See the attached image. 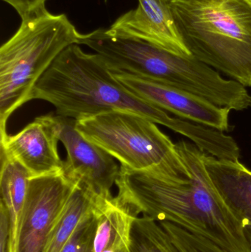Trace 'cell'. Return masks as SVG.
Returning a JSON list of instances; mask_svg holds the SVG:
<instances>
[{"label":"cell","instance_id":"cell-1","mask_svg":"<svg viewBox=\"0 0 251 252\" xmlns=\"http://www.w3.org/2000/svg\"><path fill=\"white\" fill-rule=\"evenodd\" d=\"M190 177H172L120 166L116 199L134 216L168 221L204 237L228 252H251L243 223L215 189L204 153L187 141L175 143Z\"/></svg>","mask_w":251,"mask_h":252},{"label":"cell","instance_id":"cell-2","mask_svg":"<svg viewBox=\"0 0 251 252\" xmlns=\"http://www.w3.org/2000/svg\"><path fill=\"white\" fill-rule=\"evenodd\" d=\"M32 100L48 102L57 115L76 121L112 111H127L185 137L193 129L191 121L133 94L98 54L85 53L78 44L67 47L52 63L32 90Z\"/></svg>","mask_w":251,"mask_h":252},{"label":"cell","instance_id":"cell-3","mask_svg":"<svg viewBox=\"0 0 251 252\" xmlns=\"http://www.w3.org/2000/svg\"><path fill=\"white\" fill-rule=\"evenodd\" d=\"M184 44L197 60L251 87V4L247 0H169Z\"/></svg>","mask_w":251,"mask_h":252},{"label":"cell","instance_id":"cell-4","mask_svg":"<svg viewBox=\"0 0 251 252\" xmlns=\"http://www.w3.org/2000/svg\"><path fill=\"white\" fill-rule=\"evenodd\" d=\"M81 33L65 14L47 8L22 19L0 49V131L9 118L31 100L32 90L59 55L78 44Z\"/></svg>","mask_w":251,"mask_h":252},{"label":"cell","instance_id":"cell-5","mask_svg":"<svg viewBox=\"0 0 251 252\" xmlns=\"http://www.w3.org/2000/svg\"><path fill=\"white\" fill-rule=\"evenodd\" d=\"M156 125L127 111H112L76 121L78 131L117 159L122 167L190 177L176 145Z\"/></svg>","mask_w":251,"mask_h":252},{"label":"cell","instance_id":"cell-6","mask_svg":"<svg viewBox=\"0 0 251 252\" xmlns=\"http://www.w3.org/2000/svg\"><path fill=\"white\" fill-rule=\"evenodd\" d=\"M59 141L66 148L63 173L79 184L94 201L112 198L120 167L109 153L85 139L76 128V120L52 115Z\"/></svg>","mask_w":251,"mask_h":252},{"label":"cell","instance_id":"cell-7","mask_svg":"<svg viewBox=\"0 0 251 252\" xmlns=\"http://www.w3.org/2000/svg\"><path fill=\"white\" fill-rule=\"evenodd\" d=\"M76 184L63 172L32 177L24 205L16 252H42Z\"/></svg>","mask_w":251,"mask_h":252},{"label":"cell","instance_id":"cell-8","mask_svg":"<svg viewBox=\"0 0 251 252\" xmlns=\"http://www.w3.org/2000/svg\"><path fill=\"white\" fill-rule=\"evenodd\" d=\"M133 94L175 116L221 131L229 130L231 109L163 83L130 74H113Z\"/></svg>","mask_w":251,"mask_h":252},{"label":"cell","instance_id":"cell-9","mask_svg":"<svg viewBox=\"0 0 251 252\" xmlns=\"http://www.w3.org/2000/svg\"><path fill=\"white\" fill-rule=\"evenodd\" d=\"M52 115L35 118L16 134L1 133V155L22 164L31 178L63 172L64 161Z\"/></svg>","mask_w":251,"mask_h":252},{"label":"cell","instance_id":"cell-10","mask_svg":"<svg viewBox=\"0 0 251 252\" xmlns=\"http://www.w3.org/2000/svg\"><path fill=\"white\" fill-rule=\"evenodd\" d=\"M109 29L148 41L179 56H192L178 32L167 0H139L137 9L118 18Z\"/></svg>","mask_w":251,"mask_h":252},{"label":"cell","instance_id":"cell-11","mask_svg":"<svg viewBox=\"0 0 251 252\" xmlns=\"http://www.w3.org/2000/svg\"><path fill=\"white\" fill-rule=\"evenodd\" d=\"M203 161L215 189L243 226L251 225V170L240 161L204 153Z\"/></svg>","mask_w":251,"mask_h":252},{"label":"cell","instance_id":"cell-12","mask_svg":"<svg viewBox=\"0 0 251 252\" xmlns=\"http://www.w3.org/2000/svg\"><path fill=\"white\" fill-rule=\"evenodd\" d=\"M97 226L95 252H131V230L137 216L116 196L94 203Z\"/></svg>","mask_w":251,"mask_h":252},{"label":"cell","instance_id":"cell-13","mask_svg":"<svg viewBox=\"0 0 251 252\" xmlns=\"http://www.w3.org/2000/svg\"><path fill=\"white\" fill-rule=\"evenodd\" d=\"M31 176L22 164L1 155L0 204L5 207L10 220L8 252H16L21 217Z\"/></svg>","mask_w":251,"mask_h":252},{"label":"cell","instance_id":"cell-14","mask_svg":"<svg viewBox=\"0 0 251 252\" xmlns=\"http://www.w3.org/2000/svg\"><path fill=\"white\" fill-rule=\"evenodd\" d=\"M94 207V198L77 183L52 229L42 252H61L80 220Z\"/></svg>","mask_w":251,"mask_h":252},{"label":"cell","instance_id":"cell-15","mask_svg":"<svg viewBox=\"0 0 251 252\" xmlns=\"http://www.w3.org/2000/svg\"><path fill=\"white\" fill-rule=\"evenodd\" d=\"M131 252H181L159 222L137 216L131 230Z\"/></svg>","mask_w":251,"mask_h":252},{"label":"cell","instance_id":"cell-16","mask_svg":"<svg viewBox=\"0 0 251 252\" xmlns=\"http://www.w3.org/2000/svg\"><path fill=\"white\" fill-rule=\"evenodd\" d=\"M159 223L181 252H228L204 237L191 233L170 222Z\"/></svg>","mask_w":251,"mask_h":252},{"label":"cell","instance_id":"cell-17","mask_svg":"<svg viewBox=\"0 0 251 252\" xmlns=\"http://www.w3.org/2000/svg\"><path fill=\"white\" fill-rule=\"evenodd\" d=\"M97 216L94 207L82 218L61 252H95Z\"/></svg>","mask_w":251,"mask_h":252},{"label":"cell","instance_id":"cell-18","mask_svg":"<svg viewBox=\"0 0 251 252\" xmlns=\"http://www.w3.org/2000/svg\"><path fill=\"white\" fill-rule=\"evenodd\" d=\"M2 1L13 7L22 19L46 9L45 4L47 0H2Z\"/></svg>","mask_w":251,"mask_h":252},{"label":"cell","instance_id":"cell-19","mask_svg":"<svg viewBox=\"0 0 251 252\" xmlns=\"http://www.w3.org/2000/svg\"><path fill=\"white\" fill-rule=\"evenodd\" d=\"M10 220L5 207L0 204V252H8Z\"/></svg>","mask_w":251,"mask_h":252},{"label":"cell","instance_id":"cell-20","mask_svg":"<svg viewBox=\"0 0 251 252\" xmlns=\"http://www.w3.org/2000/svg\"><path fill=\"white\" fill-rule=\"evenodd\" d=\"M245 234L246 238L249 240V243L251 245V225H246L244 228Z\"/></svg>","mask_w":251,"mask_h":252},{"label":"cell","instance_id":"cell-21","mask_svg":"<svg viewBox=\"0 0 251 252\" xmlns=\"http://www.w3.org/2000/svg\"><path fill=\"white\" fill-rule=\"evenodd\" d=\"M247 1L251 4V0H247Z\"/></svg>","mask_w":251,"mask_h":252},{"label":"cell","instance_id":"cell-22","mask_svg":"<svg viewBox=\"0 0 251 252\" xmlns=\"http://www.w3.org/2000/svg\"><path fill=\"white\" fill-rule=\"evenodd\" d=\"M167 1H169V0H167Z\"/></svg>","mask_w":251,"mask_h":252}]
</instances>
